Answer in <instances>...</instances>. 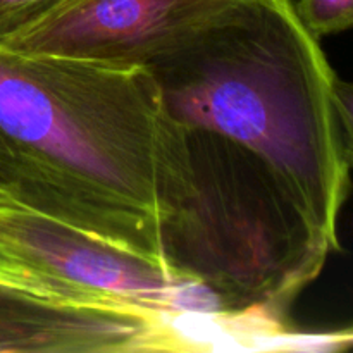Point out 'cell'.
<instances>
[{
	"mask_svg": "<svg viewBox=\"0 0 353 353\" xmlns=\"http://www.w3.org/2000/svg\"><path fill=\"white\" fill-rule=\"evenodd\" d=\"M183 126L147 68L0 45V200L164 265ZM169 271V269H168Z\"/></svg>",
	"mask_w": 353,
	"mask_h": 353,
	"instance_id": "cell-1",
	"label": "cell"
},
{
	"mask_svg": "<svg viewBox=\"0 0 353 353\" xmlns=\"http://www.w3.org/2000/svg\"><path fill=\"white\" fill-rule=\"evenodd\" d=\"M148 69L178 123L261 155L340 250L353 134L338 109L340 78L292 0H247Z\"/></svg>",
	"mask_w": 353,
	"mask_h": 353,
	"instance_id": "cell-2",
	"label": "cell"
},
{
	"mask_svg": "<svg viewBox=\"0 0 353 353\" xmlns=\"http://www.w3.org/2000/svg\"><path fill=\"white\" fill-rule=\"evenodd\" d=\"M181 126L186 176L162 224L165 265L203 286L228 324L252 319L283 334L290 305L334 248L261 155L217 131Z\"/></svg>",
	"mask_w": 353,
	"mask_h": 353,
	"instance_id": "cell-3",
	"label": "cell"
},
{
	"mask_svg": "<svg viewBox=\"0 0 353 353\" xmlns=\"http://www.w3.org/2000/svg\"><path fill=\"white\" fill-rule=\"evenodd\" d=\"M0 250L74 303L224 323L216 299L199 283L26 209L0 203Z\"/></svg>",
	"mask_w": 353,
	"mask_h": 353,
	"instance_id": "cell-4",
	"label": "cell"
},
{
	"mask_svg": "<svg viewBox=\"0 0 353 353\" xmlns=\"http://www.w3.org/2000/svg\"><path fill=\"white\" fill-rule=\"evenodd\" d=\"M247 0H59L3 47L116 68H150Z\"/></svg>",
	"mask_w": 353,
	"mask_h": 353,
	"instance_id": "cell-5",
	"label": "cell"
},
{
	"mask_svg": "<svg viewBox=\"0 0 353 353\" xmlns=\"http://www.w3.org/2000/svg\"><path fill=\"white\" fill-rule=\"evenodd\" d=\"M295 12L317 40L347 31L353 23V0H299Z\"/></svg>",
	"mask_w": 353,
	"mask_h": 353,
	"instance_id": "cell-6",
	"label": "cell"
},
{
	"mask_svg": "<svg viewBox=\"0 0 353 353\" xmlns=\"http://www.w3.org/2000/svg\"><path fill=\"white\" fill-rule=\"evenodd\" d=\"M0 285L16 286V288L28 290V292L48 296V299L62 300V302H71L62 290H59L57 286L48 283L47 279L40 278V276L34 274L33 271H30L28 268L21 265L19 262L10 259L9 255L3 254L2 250H0Z\"/></svg>",
	"mask_w": 353,
	"mask_h": 353,
	"instance_id": "cell-7",
	"label": "cell"
},
{
	"mask_svg": "<svg viewBox=\"0 0 353 353\" xmlns=\"http://www.w3.org/2000/svg\"><path fill=\"white\" fill-rule=\"evenodd\" d=\"M57 2L59 0H0V43Z\"/></svg>",
	"mask_w": 353,
	"mask_h": 353,
	"instance_id": "cell-8",
	"label": "cell"
},
{
	"mask_svg": "<svg viewBox=\"0 0 353 353\" xmlns=\"http://www.w3.org/2000/svg\"><path fill=\"white\" fill-rule=\"evenodd\" d=\"M0 203H3V202H2V200H0Z\"/></svg>",
	"mask_w": 353,
	"mask_h": 353,
	"instance_id": "cell-9",
	"label": "cell"
}]
</instances>
